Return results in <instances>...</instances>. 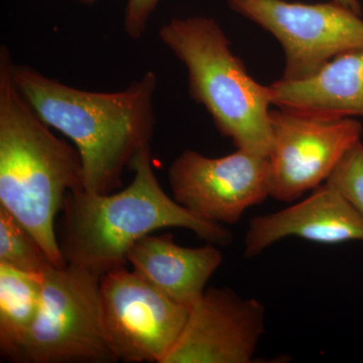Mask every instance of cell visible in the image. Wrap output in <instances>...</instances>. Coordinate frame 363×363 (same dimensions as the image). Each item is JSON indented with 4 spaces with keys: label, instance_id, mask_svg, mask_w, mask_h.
I'll use <instances>...</instances> for the list:
<instances>
[{
    "label": "cell",
    "instance_id": "obj_1",
    "mask_svg": "<svg viewBox=\"0 0 363 363\" xmlns=\"http://www.w3.org/2000/svg\"><path fill=\"white\" fill-rule=\"evenodd\" d=\"M9 69L35 113L77 147L85 191L109 194L118 190L123 172L150 147L157 125L156 74L147 71L123 90L95 92L64 84L13 59Z\"/></svg>",
    "mask_w": 363,
    "mask_h": 363
},
{
    "label": "cell",
    "instance_id": "obj_2",
    "mask_svg": "<svg viewBox=\"0 0 363 363\" xmlns=\"http://www.w3.org/2000/svg\"><path fill=\"white\" fill-rule=\"evenodd\" d=\"M11 56L0 49V207L13 215L58 267L67 266L55 217L70 192L85 190L77 147L58 138L18 91Z\"/></svg>",
    "mask_w": 363,
    "mask_h": 363
},
{
    "label": "cell",
    "instance_id": "obj_3",
    "mask_svg": "<svg viewBox=\"0 0 363 363\" xmlns=\"http://www.w3.org/2000/svg\"><path fill=\"white\" fill-rule=\"evenodd\" d=\"M130 169L133 180L118 192L67 194L59 242L67 264L104 276L124 267L138 240L169 227L188 229L217 247L233 242V233L225 227L195 216L166 194L155 174L150 147L140 152Z\"/></svg>",
    "mask_w": 363,
    "mask_h": 363
},
{
    "label": "cell",
    "instance_id": "obj_4",
    "mask_svg": "<svg viewBox=\"0 0 363 363\" xmlns=\"http://www.w3.org/2000/svg\"><path fill=\"white\" fill-rule=\"evenodd\" d=\"M160 40L187 69L189 94L236 149L267 157L272 147L271 91L247 73L214 18H173Z\"/></svg>",
    "mask_w": 363,
    "mask_h": 363
},
{
    "label": "cell",
    "instance_id": "obj_5",
    "mask_svg": "<svg viewBox=\"0 0 363 363\" xmlns=\"http://www.w3.org/2000/svg\"><path fill=\"white\" fill-rule=\"evenodd\" d=\"M101 274L67 264L45 274L39 312L13 357L26 363H111L102 325Z\"/></svg>",
    "mask_w": 363,
    "mask_h": 363
},
{
    "label": "cell",
    "instance_id": "obj_6",
    "mask_svg": "<svg viewBox=\"0 0 363 363\" xmlns=\"http://www.w3.org/2000/svg\"><path fill=\"white\" fill-rule=\"evenodd\" d=\"M235 13L272 33L285 52L283 80H304L332 59L363 50V20L333 0L301 4L286 0H226Z\"/></svg>",
    "mask_w": 363,
    "mask_h": 363
},
{
    "label": "cell",
    "instance_id": "obj_7",
    "mask_svg": "<svg viewBox=\"0 0 363 363\" xmlns=\"http://www.w3.org/2000/svg\"><path fill=\"white\" fill-rule=\"evenodd\" d=\"M99 295L105 337L117 362L164 363L190 309L124 267L101 277Z\"/></svg>",
    "mask_w": 363,
    "mask_h": 363
},
{
    "label": "cell",
    "instance_id": "obj_8",
    "mask_svg": "<svg viewBox=\"0 0 363 363\" xmlns=\"http://www.w3.org/2000/svg\"><path fill=\"white\" fill-rule=\"evenodd\" d=\"M271 125L269 197L281 202L296 201L326 183L363 133L353 118L318 121L281 109L271 111Z\"/></svg>",
    "mask_w": 363,
    "mask_h": 363
},
{
    "label": "cell",
    "instance_id": "obj_9",
    "mask_svg": "<svg viewBox=\"0 0 363 363\" xmlns=\"http://www.w3.org/2000/svg\"><path fill=\"white\" fill-rule=\"evenodd\" d=\"M169 183L174 199L191 213L233 225L269 197L267 157L240 149L220 157L187 150L169 167Z\"/></svg>",
    "mask_w": 363,
    "mask_h": 363
},
{
    "label": "cell",
    "instance_id": "obj_10",
    "mask_svg": "<svg viewBox=\"0 0 363 363\" xmlns=\"http://www.w3.org/2000/svg\"><path fill=\"white\" fill-rule=\"evenodd\" d=\"M266 328V309L229 288H208L190 309L164 363H250Z\"/></svg>",
    "mask_w": 363,
    "mask_h": 363
},
{
    "label": "cell",
    "instance_id": "obj_11",
    "mask_svg": "<svg viewBox=\"0 0 363 363\" xmlns=\"http://www.w3.org/2000/svg\"><path fill=\"white\" fill-rule=\"evenodd\" d=\"M292 236L324 245L363 241V216L337 189L324 183L293 206L253 217L245 234V255L257 257Z\"/></svg>",
    "mask_w": 363,
    "mask_h": 363
},
{
    "label": "cell",
    "instance_id": "obj_12",
    "mask_svg": "<svg viewBox=\"0 0 363 363\" xmlns=\"http://www.w3.org/2000/svg\"><path fill=\"white\" fill-rule=\"evenodd\" d=\"M269 87L281 111L318 121L363 117V50L339 55L312 77Z\"/></svg>",
    "mask_w": 363,
    "mask_h": 363
},
{
    "label": "cell",
    "instance_id": "obj_13",
    "mask_svg": "<svg viewBox=\"0 0 363 363\" xmlns=\"http://www.w3.org/2000/svg\"><path fill=\"white\" fill-rule=\"evenodd\" d=\"M216 247L208 243L185 247L177 245L169 234L147 235L131 247L128 262L160 292L191 309L222 264L223 257Z\"/></svg>",
    "mask_w": 363,
    "mask_h": 363
},
{
    "label": "cell",
    "instance_id": "obj_14",
    "mask_svg": "<svg viewBox=\"0 0 363 363\" xmlns=\"http://www.w3.org/2000/svg\"><path fill=\"white\" fill-rule=\"evenodd\" d=\"M44 281L45 274L0 264V350L9 359L39 312Z\"/></svg>",
    "mask_w": 363,
    "mask_h": 363
},
{
    "label": "cell",
    "instance_id": "obj_15",
    "mask_svg": "<svg viewBox=\"0 0 363 363\" xmlns=\"http://www.w3.org/2000/svg\"><path fill=\"white\" fill-rule=\"evenodd\" d=\"M0 264L35 274H45L55 266L32 234L0 207Z\"/></svg>",
    "mask_w": 363,
    "mask_h": 363
},
{
    "label": "cell",
    "instance_id": "obj_16",
    "mask_svg": "<svg viewBox=\"0 0 363 363\" xmlns=\"http://www.w3.org/2000/svg\"><path fill=\"white\" fill-rule=\"evenodd\" d=\"M327 184L337 189L363 216V145L357 143L339 162Z\"/></svg>",
    "mask_w": 363,
    "mask_h": 363
},
{
    "label": "cell",
    "instance_id": "obj_17",
    "mask_svg": "<svg viewBox=\"0 0 363 363\" xmlns=\"http://www.w3.org/2000/svg\"><path fill=\"white\" fill-rule=\"evenodd\" d=\"M160 0H128L124 9L123 30L133 40L145 35Z\"/></svg>",
    "mask_w": 363,
    "mask_h": 363
},
{
    "label": "cell",
    "instance_id": "obj_18",
    "mask_svg": "<svg viewBox=\"0 0 363 363\" xmlns=\"http://www.w3.org/2000/svg\"><path fill=\"white\" fill-rule=\"evenodd\" d=\"M335 1L340 2L344 6H353L357 4V0H335Z\"/></svg>",
    "mask_w": 363,
    "mask_h": 363
},
{
    "label": "cell",
    "instance_id": "obj_19",
    "mask_svg": "<svg viewBox=\"0 0 363 363\" xmlns=\"http://www.w3.org/2000/svg\"><path fill=\"white\" fill-rule=\"evenodd\" d=\"M75 1L82 4H95V2H97L98 0H75Z\"/></svg>",
    "mask_w": 363,
    "mask_h": 363
}]
</instances>
